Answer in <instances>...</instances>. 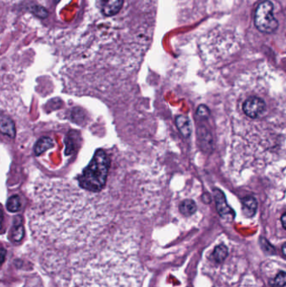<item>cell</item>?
I'll return each instance as SVG.
<instances>
[{
	"mask_svg": "<svg viewBox=\"0 0 286 287\" xmlns=\"http://www.w3.org/2000/svg\"><path fill=\"white\" fill-rule=\"evenodd\" d=\"M144 276L136 241L121 235L80 253L73 261L67 287H141Z\"/></svg>",
	"mask_w": 286,
	"mask_h": 287,
	"instance_id": "1",
	"label": "cell"
},
{
	"mask_svg": "<svg viewBox=\"0 0 286 287\" xmlns=\"http://www.w3.org/2000/svg\"><path fill=\"white\" fill-rule=\"evenodd\" d=\"M272 287H283L286 285V273L284 271L278 274L277 276L275 277L271 282H270Z\"/></svg>",
	"mask_w": 286,
	"mask_h": 287,
	"instance_id": "14",
	"label": "cell"
},
{
	"mask_svg": "<svg viewBox=\"0 0 286 287\" xmlns=\"http://www.w3.org/2000/svg\"><path fill=\"white\" fill-rule=\"evenodd\" d=\"M260 244H261V247H262V249H263L264 252L269 254V255H273V254H275V248L272 246L271 244H269V241L267 240L266 238H260Z\"/></svg>",
	"mask_w": 286,
	"mask_h": 287,
	"instance_id": "15",
	"label": "cell"
},
{
	"mask_svg": "<svg viewBox=\"0 0 286 287\" xmlns=\"http://www.w3.org/2000/svg\"><path fill=\"white\" fill-rule=\"evenodd\" d=\"M242 108L246 117L252 119H258L265 114L267 104L263 98L250 96L243 102Z\"/></svg>",
	"mask_w": 286,
	"mask_h": 287,
	"instance_id": "4",
	"label": "cell"
},
{
	"mask_svg": "<svg viewBox=\"0 0 286 287\" xmlns=\"http://www.w3.org/2000/svg\"><path fill=\"white\" fill-rule=\"evenodd\" d=\"M214 197L216 201L217 212L220 216L223 218H234L235 216L234 210L229 206L226 201L225 195L219 189H214Z\"/></svg>",
	"mask_w": 286,
	"mask_h": 287,
	"instance_id": "5",
	"label": "cell"
},
{
	"mask_svg": "<svg viewBox=\"0 0 286 287\" xmlns=\"http://www.w3.org/2000/svg\"><path fill=\"white\" fill-rule=\"evenodd\" d=\"M197 209L196 203L191 199L183 201L180 205V211L182 214L185 215V216H191V215L194 214L197 211Z\"/></svg>",
	"mask_w": 286,
	"mask_h": 287,
	"instance_id": "11",
	"label": "cell"
},
{
	"mask_svg": "<svg viewBox=\"0 0 286 287\" xmlns=\"http://www.w3.org/2000/svg\"><path fill=\"white\" fill-rule=\"evenodd\" d=\"M273 4L269 1H263L257 6L255 12V25L260 31L273 33L278 28V21L273 14Z\"/></svg>",
	"mask_w": 286,
	"mask_h": 287,
	"instance_id": "3",
	"label": "cell"
},
{
	"mask_svg": "<svg viewBox=\"0 0 286 287\" xmlns=\"http://www.w3.org/2000/svg\"><path fill=\"white\" fill-rule=\"evenodd\" d=\"M53 147V141L52 139L44 137L42 139H40L35 146V153L36 156L43 154L47 150Z\"/></svg>",
	"mask_w": 286,
	"mask_h": 287,
	"instance_id": "10",
	"label": "cell"
},
{
	"mask_svg": "<svg viewBox=\"0 0 286 287\" xmlns=\"http://www.w3.org/2000/svg\"><path fill=\"white\" fill-rule=\"evenodd\" d=\"M282 252H283L284 255L286 256V243L282 247Z\"/></svg>",
	"mask_w": 286,
	"mask_h": 287,
	"instance_id": "18",
	"label": "cell"
},
{
	"mask_svg": "<svg viewBox=\"0 0 286 287\" xmlns=\"http://www.w3.org/2000/svg\"><path fill=\"white\" fill-rule=\"evenodd\" d=\"M228 254H229L228 248L223 244H220L214 250L212 257L217 262H223L228 256Z\"/></svg>",
	"mask_w": 286,
	"mask_h": 287,
	"instance_id": "13",
	"label": "cell"
},
{
	"mask_svg": "<svg viewBox=\"0 0 286 287\" xmlns=\"http://www.w3.org/2000/svg\"><path fill=\"white\" fill-rule=\"evenodd\" d=\"M257 209L258 203L255 197H246L242 200V210L243 215L247 218H252L255 216Z\"/></svg>",
	"mask_w": 286,
	"mask_h": 287,
	"instance_id": "7",
	"label": "cell"
},
{
	"mask_svg": "<svg viewBox=\"0 0 286 287\" xmlns=\"http://www.w3.org/2000/svg\"><path fill=\"white\" fill-rule=\"evenodd\" d=\"M197 115L201 117V118H208L210 115V111L205 105H200L198 108H197Z\"/></svg>",
	"mask_w": 286,
	"mask_h": 287,
	"instance_id": "16",
	"label": "cell"
},
{
	"mask_svg": "<svg viewBox=\"0 0 286 287\" xmlns=\"http://www.w3.org/2000/svg\"><path fill=\"white\" fill-rule=\"evenodd\" d=\"M111 167V159L106 151L99 149L93 159L78 177V184L83 191L99 192L106 186Z\"/></svg>",
	"mask_w": 286,
	"mask_h": 287,
	"instance_id": "2",
	"label": "cell"
},
{
	"mask_svg": "<svg viewBox=\"0 0 286 287\" xmlns=\"http://www.w3.org/2000/svg\"><path fill=\"white\" fill-rule=\"evenodd\" d=\"M281 223H282L284 228L286 229V212L281 217Z\"/></svg>",
	"mask_w": 286,
	"mask_h": 287,
	"instance_id": "17",
	"label": "cell"
},
{
	"mask_svg": "<svg viewBox=\"0 0 286 287\" xmlns=\"http://www.w3.org/2000/svg\"><path fill=\"white\" fill-rule=\"evenodd\" d=\"M21 207V198L17 195L12 196L7 201L6 208L10 212H18Z\"/></svg>",
	"mask_w": 286,
	"mask_h": 287,
	"instance_id": "12",
	"label": "cell"
},
{
	"mask_svg": "<svg viewBox=\"0 0 286 287\" xmlns=\"http://www.w3.org/2000/svg\"><path fill=\"white\" fill-rule=\"evenodd\" d=\"M124 1L125 0H103L102 2L103 13L106 16H113L117 15L124 4Z\"/></svg>",
	"mask_w": 286,
	"mask_h": 287,
	"instance_id": "6",
	"label": "cell"
},
{
	"mask_svg": "<svg viewBox=\"0 0 286 287\" xmlns=\"http://www.w3.org/2000/svg\"><path fill=\"white\" fill-rule=\"evenodd\" d=\"M1 131L3 134L8 135L10 138L15 136V124L11 119L4 115L1 116Z\"/></svg>",
	"mask_w": 286,
	"mask_h": 287,
	"instance_id": "9",
	"label": "cell"
},
{
	"mask_svg": "<svg viewBox=\"0 0 286 287\" xmlns=\"http://www.w3.org/2000/svg\"><path fill=\"white\" fill-rule=\"evenodd\" d=\"M176 124H177V127L178 128V130L183 136L185 138L191 136L192 129H191V120L188 117L185 116V115H179L176 119Z\"/></svg>",
	"mask_w": 286,
	"mask_h": 287,
	"instance_id": "8",
	"label": "cell"
}]
</instances>
